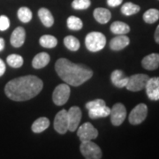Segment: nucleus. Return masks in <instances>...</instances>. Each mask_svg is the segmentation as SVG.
Returning <instances> with one entry per match:
<instances>
[{"label":"nucleus","mask_w":159,"mask_h":159,"mask_svg":"<svg viewBox=\"0 0 159 159\" xmlns=\"http://www.w3.org/2000/svg\"><path fill=\"white\" fill-rule=\"evenodd\" d=\"M146 94L148 97L152 101L159 100V77H152L148 79L145 86Z\"/></svg>","instance_id":"12"},{"label":"nucleus","mask_w":159,"mask_h":159,"mask_svg":"<svg viewBox=\"0 0 159 159\" xmlns=\"http://www.w3.org/2000/svg\"><path fill=\"white\" fill-rule=\"evenodd\" d=\"M143 20L148 24H153L159 20V10L151 8L143 13Z\"/></svg>","instance_id":"24"},{"label":"nucleus","mask_w":159,"mask_h":159,"mask_svg":"<svg viewBox=\"0 0 159 159\" xmlns=\"http://www.w3.org/2000/svg\"><path fill=\"white\" fill-rule=\"evenodd\" d=\"M103 105H106L105 101H103L102 99H96L94 101H90V102H87L86 103V108L88 109V110H91V109L97 108V107L103 106Z\"/></svg>","instance_id":"31"},{"label":"nucleus","mask_w":159,"mask_h":159,"mask_svg":"<svg viewBox=\"0 0 159 159\" xmlns=\"http://www.w3.org/2000/svg\"><path fill=\"white\" fill-rule=\"evenodd\" d=\"M90 5V0H74L72 3V6L75 10H86Z\"/></svg>","instance_id":"30"},{"label":"nucleus","mask_w":159,"mask_h":159,"mask_svg":"<svg viewBox=\"0 0 159 159\" xmlns=\"http://www.w3.org/2000/svg\"><path fill=\"white\" fill-rule=\"evenodd\" d=\"M93 15H94L95 20L98 23H100V24H106V23H108V21L111 18V11H109L108 9L102 8V7L96 8L94 10Z\"/></svg>","instance_id":"18"},{"label":"nucleus","mask_w":159,"mask_h":159,"mask_svg":"<svg viewBox=\"0 0 159 159\" xmlns=\"http://www.w3.org/2000/svg\"><path fill=\"white\" fill-rule=\"evenodd\" d=\"M68 131L74 132L77 130L81 119V111L78 106H73L67 111Z\"/></svg>","instance_id":"11"},{"label":"nucleus","mask_w":159,"mask_h":159,"mask_svg":"<svg viewBox=\"0 0 159 159\" xmlns=\"http://www.w3.org/2000/svg\"><path fill=\"white\" fill-rule=\"evenodd\" d=\"M54 129L60 134H65L68 131L67 111L61 110L58 111L54 119Z\"/></svg>","instance_id":"10"},{"label":"nucleus","mask_w":159,"mask_h":159,"mask_svg":"<svg viewBox=\"0 0 159 159\" xmlns=\"http://www.w3.org/2000/svg\"><path fill=\"white\" fill-rule=\"evenodd\" d=\"M39 43L41 46L47 49H52L55 48L57 44V40L55 36L51 34H44L40 37Z\"/></svg>","instance_id":"23"},{"label":"nucleus","mask_w":159,"mask_h":159,"mask_svg":"<svg viewBox=\"0 0 159 159\" xmlns=\"http://www.w3.org/2000/svg\"><path fill=\"white\" fill-rule=\"evenodd\" d=\"M17 15L19 20L23 23L29 22L33 17V13H32L31 10L26 6H22L18 10Z\"/></svg>","instance_id":"27"},{"label":"nucleus","mask_w":159,"mask_h":159,"mask_svg":"<svg viewBox=\"0 0 159 159\" xmlns=\"http://www.w3.org/2000/svg\"><path fill=\"white\" fill-rule=\"evenodd\" d=\"M149 76L147 74H137L128 77V82L125 86L126 89L132 92L142 90L148 82Z\"/></svg>","instance_id":"6"},{"label":"nucleus","mask_w":159,"mask_h":159,"mask_svg":"<svg viewBox=\"0 0 159 159\" xmlns=\"http://www.w3.org/2000/svg\"><path fill=\"white\" fill-rule=\"evenodd\" d=\"M77 135L81 142L84 141H92L98 136V131L94 125L89 122H86L83 125L78 126Z\"/></svg>","instance_id":"9"},{"label":"nucleus","mask_w":159,"mask_h":159,"mask_svg":"<svg viewBox=\"0 0 159 159\" xmlns=\"http://www.w3.org/2000/svg\"><path fill=\"white\" fill-rule=\"evenodd\" d=\"M10 27V20L6 15L0 16V31H6Z\"/></svg>","instance_id":"32"},{"label":"nucleus","mask_w":159,"mask_h":159,"mask_svg":"<svg viewBox=\"0 0 159 159\" xmlns=\"http://www.w3.org/2000/svg\"><path fill=\"white\" fill-rule=\"evenodd\" d=\"M6 72V64L0 58V77Z\"/></svg>","instance_id":"34"},{"label":"nucleus","mask_w":159,"mask_h":159,"mask_svg":"<svg viewBox=\"0 0 159 159\" xmlns=\"http://www.w3.org/2000/svg\"><path fill=\"white\" fill-rule=\"evenodd\" d=\"M111 124L115 126H119L125 121L126 118V109L123 103H115L112 108L111 109Z\"/></svg>","instance_id":"8"},{"label":"nucleus","mask_w":159,"mask_h":159,"mask_svg":"<svg viewBox=\"0 0 159 159\" xmlns=\"http://www.w3.org/2000/svg\"><path fill=\"white\" fill-rule=\"evenodd\" d=\"M85 45L91 52H97L106 45V37L100 32H91L86 35Z\"/></svg>","instance_id":"3"},{"label":"nucleus","mask_w":159,"mask_h":159,"mask_svg":"<svg viewBox=\"0 0 159 159\" xmlns=\"http://www.w3.org/2000/svg\"><path fill=\"white\" fill-rule=\"evenodd\" d=\"M123 0H107V5L111 7H117L122 4Z\"/></svg>","instance_id":"33"},{"label":"nucleus","mask_w":159,"mask_h":159,"mask_svg":"<svg viewBox=\"0 0 159 159\" xmlns=\"http://www.w3.org/2000/svg\"><path fill=\"white\" fill-rule=\"evenodd\" d=\"M111 31L115 34H126L130 32V27L122 21H114L111 25Z\"/></svg>","instance_id":"22"},{"label":"nucleus","mask_w":159,"mask_h":159,"mask_svg":"<svg viewBox=\"0 0 159 159\" xmlns=\"http://www.w3.org/2000/svg\"><path fill=\"white\" fill-rule=\"evenodd\" d=\"M66 26L71 30H80L83 27L82 20L76 16H70L66 20Z\"/></svg>","instance_id":"29"},{"label":"nucleus","mask_w":159,"mask_h":159,"mask_svg":"<svg viewBox=\"0 0 159 159\" xmlns=\"http://www.w3.org/2000/svg\"><path fill=\"white\" fill-rule=\"evenodd\" d=\"M50 125V120L47 118L42 117L39 119H35L34 123L32 124L31 129L35 134H40L43 131H45Z\"/></svg>","instance_id":"21"},{"label":"nucleus","mask_w":159,"mask_h":159,"mask_svg":"<svg viewBox=\"0 0 159 159\" xmlns=\"http://www.w3.org/2000/svg\"><path fill=\"white\" fill-rule=\"evenodd\" d=\"M148 115V106L145 103H140L131 111L128 120L132 125H139L142 123Z\"/></svg>","instance_id":"7"},{"label":"nucleus","mask_w":159,"mask_h":159,"mask_svg":"<svg viewBox=\"0 0 159 159\" xmlns=\"http://www.w3.org/2000/svg\"><path fill=\"white\" fill-rule=\"evenodd\" d=\"M130 39L125 34H117L110 42V48L112 51H121L129 45Z\"/></svg>","instance_id":"13"},{"label":"nucleus","mask_w":159,"mask_h":159,"mask_svg":"<svg viewBox=\"0 0 159 159\" xmlns=\"http://www.w3.org/2000/svg\"><path fill=\"white\" fill-rule=\"evenodd\" d=\"M154 38H155V41L157 43L159 44V25L157 27V29L155 31V34H154Z\"/></svg>","instance_id":"35"},{"label":"nucleus","mask_w":159,"mask_h":159,"mask_svg":"<svg viewBox=\"0 0 159 159\" xmlns=\"http://www.w3.org/2000/svg\"><path fill=\"white\" fill-rule=\"evenodd\" d=\"M110 112H111V109L106 105H103V106H100L97 108L89 110V116L90 119H93L105 118L110 115Z\"/></svg>","instance_id":"20"},{"label":"nucleus","mask_w":159,"mask_h":159,"mask_svg":"<svg viewBox=\"0 0 159 159\" xmlns=\"http://www.w3.org/2000/svg\"><path fill=\"white\" fill-rule=\"evenodd\" d=\"M25 38H26V32L25 29L21 27H18L13 30L11 33L10 42L11 44L15 48H20L25 43Z\"/></svg>","instance_id":"14"},{"label":"nucleus","mask_w":159,"mask_h":159,"mask_svg":"<svg viewBox=\"0 0 159 159\" xmlns=\"http://www.w3.org/2000/svg\"><path fill=\"white\" fill-rule=\"evenodd\" d=\"M142 67L146 70L153 71L159 67V54L158 53H151L143 57L142 60Z\"/></svg>","instance_id":"15"},{"label":"nucleus","mask_w":159,"mask_h":159,"mask_svg":"<svg viewBox=\"0 0 159 159\" xmlns=\"http://www.w3.org/2000/svg\"><path fill=\"white\" fill-rule=\"evenodd\" d=\"M43 88V80L34 75H26L6 83L5 93L12 101L24 102L36 97Z\"/></svg>","instance_id":"1"},{"label":"nucleus","mask_w":159,"mask_h":159,"mask_svg":"<svg viewBox=\"0 0 159 159\" xmlns=\"http://www.w3.org/2000/svg\"><path fill=\"white\" fill-rule=\"evenodd\" d=\"M64 44L68 49L69 51H78L80 47V41L76 37H74L73 35H67L66 37H65L64 39Z\"/></svg>","instance_id":"26"},{"label":"nucleus","mask_w":159,"mask_h":159,"mask_svg":"<svg viewBox=\"0 0 159 159\" xmlns=\"http://www.w3.org/2000/svg\"><path fill=\"white\" fill-rule=\"evenodd\" d=\"M80 150L83 157L87 159H100L102 158V150L100 147L95 142L91 141L81 142Z\"/></svg>","instance_id":"4"},{"label":"nucleus","mask_w":159,"mask_h":159,"mask_svg":"<svg viewBox=\"0 0 159 159\" xmlns=\"http://www.w3.org/2000/svg\"><path fill=\"white\" fill-rule=\"evenodd\" d=\"M141 10V7L135 5V4H133L131 2H127L125 3L122 7H121V12L125 15V16H131V15H134L137 12H139Z\"/></svg>","instance_id":"25"},{"label":"nucleus","mask_w":159,"mask_h":159,"mask_svg":"<svg viewBox=\"0 0 159 159\" xmlns=\"http://www.w3.org/2000/svg\"><path fill=\"white\" fill-rule=\"evenodd\" d=\"M5 49V40L0 38V51H2Z\"/></svg>","instance_id":"36"},{"label":"nucleus","mask_w":159,"mask_h":159,"mask_svg":"<svg viewBox=\"0 0 159 159\" xmlns=\"http://www.w3.org/2000/svg\"><path fill=\"white\" fill-rule=\"evenodd\" d=\"M51 57L50 55L46 52H40L35 55L32 60V66L35 69H41L45 67L50 63Z\"/></svg>","instance_id":"17"},{"label":"nucleus","mask_w":159,"mask_h":159,"mask_svg":"<svg viewBox=\"0 0 159 159\" xmlns=\"http://www.w3.org/2000/svg\"><path fill=\"white\" fill-rule=\"evenodd\" d=\"M111 80L112 84L119 89L125 88L128 82V77L125 76V74L121 70H114L111 75Z\"/></svg>","instance_id":"16"},{"label":"nucleus","mask_w":159,"mask_h":159,"mask_svg":"<svg viewBox=\"0 0 159 159\" xmlns=\"http://www.w3.org/2000/svg\"><path fill=\"white\" fill-rule=\"evenodd\" d=\"M38 17L43 23V25L45 26L46 28H51L53 26L54 18L50 10H48L47 8H44V7L40 8L38 11Z\"/></svg>","instance_id":"19"},{"label":"nucleus","mask_w":159,"mask_h":159,"mask_svg":"<svg viewBox=\"0 0 159 159\" xmlns=\"http://www.w3.org/2000/svg\"><path fill=\"white\" fill-rule=\"evenodd\" d=\"M6 62L12 68H20V66H22L24 60H23V57L20 55L11 54L6 58Z\"/></svg>","instance_id":"28"},{"label":"nucleus","mask_w":159,"mask_h":159,"mask_svg":"<svg viewBox=\"0 0 159 159\" xmlns=\"http://www.w3.org/2000/svg\"><path fill=\"white\" fill-rule=\"evenodd\" d=\"M70 93H71V89L68 84L62 83L57 85L52 94L53 102L57 106H62L66 104L70 97Z\"/></svg>","instance_id":"5"},{"label":"nucleus","mask_w":159,"mask_h":159,"mask_svg":"<svg viewBox=\"0 0 159 159\" xmlns=\"http://www.w3.org/2000/svg\"><path fill=\"white\" fill-rule=\"evenodd\" d=\"M57 75L68 85L78 87L93 76V71L88 66L75 64L66 58H58L55 64Z\"/></svg>","instance_id":"2"}]
</instances>
